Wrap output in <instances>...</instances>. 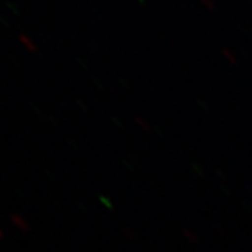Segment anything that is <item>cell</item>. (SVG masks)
Wrapping results in <instances>:
<instances>
[{
    "label": "cell",
    "mask_w": 252,
    "mask_h": 252,
    "mask_svg": "<svg viewBox=\"0 0 252 252\" xmlns=\"http://www.w3.org/2000/svg\"><path fill=\"white\" fill-rule=\"evenodd\" d=\"M10 220H11V223L17 227L18 230H21V231H28L30 230V224L27 223V220L24 219L23 216H20V215H11L10 216Z\"/></svg>",
    "instance_id": "obj_1"
},
{
    "label": "cell",
    "mask_w": 252,
    "mask_h": 252,
    "mask_svg": "<svg viewBox=\"0 0 252 252\" xmlns=\"http://www.w3.org/2000/svg\"><path fill=\"white\" fill-rule=\"evenodd\" d=\"M1 235H3V233H1V230H0V237H1Z\"/></svg>",
    "instance_id": "obj_2"
}]
</instances>
